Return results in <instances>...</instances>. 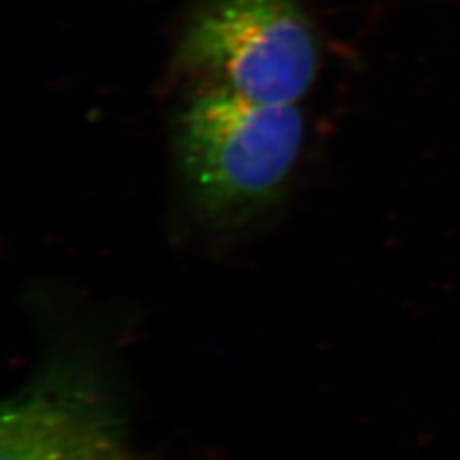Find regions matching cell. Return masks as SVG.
<instances>
[{"mask_svg":"<svg viewBox=\"0 0 460 460\" xmlns=\"http://www.w3.org/2000/svg\"><path fill=\"white\" fill-rule=\"evenodd\" d=\"M125 433L108 376L84 353H64L4 401L0 460H116Z\"/></svg>","mask_w":460,"mask_h":460,"instance_id":"3","label":"cell"},{"mask_svg":"<svg viewBox=\"0 0 460 460\" xmlns=\"http://www.w3.org/2000/svg\"><path fill=\"white\" fill-rule=\"evenodd\" d=\"M178 75L266 104H298L319 70L302 0H201L174 57Z\"/></svg>","mask_w":460,"mask_h":460,"instance_id":"2","label":"cell"},{"mask_svg":"<svg viewBox=\"0 0 460 460\" xmlns=\"http://www.w3.org/2000/svg\"><path fill=\"white\" fill-rule=\"evenodd\" d=\"M305 142L298 104H266L199 85L174 127V159L198 218L232 229L281 197Z\"/></svg>","mask_w":460,"mask_h":460,"instance_id":"1","label":"cell"},{"mask_svg":"<svg viewBox=\"0 0 460 460\" xmlns=\"http://www.w3.org/2000/svg\"><path fill=\"white\" fill-rule=\"evenodd\" d=\"M116 460H132V459H130V457H127V456H123V457H119V459H116Z\"/></svg>","mask_w":460,"mask_h":460,"instance_id":"4","label":"cell"}]
</instances>
